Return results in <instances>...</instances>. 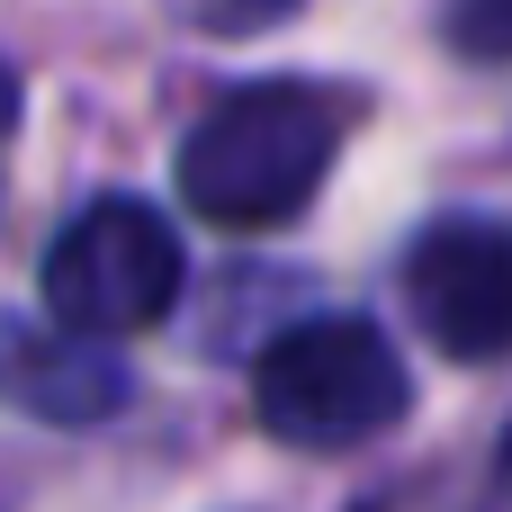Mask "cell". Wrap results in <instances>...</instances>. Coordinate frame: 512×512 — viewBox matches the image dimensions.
<instances>
[{"mask_svg":"<svg viewBox=\"0 0 512 512\" xmlns=\"http://www.w3.org/2000/svg\"><path fill=\"white\" fill-rule=\"evenodd\" d=\"M414 405L405 351L369 315H297L252 360V414L279 450H360Z\"/></svg>","mask_w":512,"mask_h":512,"instance_id":"7a4b0ae2","label":"cell"},{"mask_svg":"<svg viewBox=\"0 0 512 512\" xmlns=\"http://www.w3.org/2000/svg\"><path fill=\"white\" fill-rule=\"evenodd\" d=\"M342 135H351V108L315 81L225 90L180 144V207L225 234H270L333 180Z\"/></svg>","mask_w":512,"mask_h":512,"instance_id":"6da1fadb","label":"cell"},{"mask_svg":"<svg viewBox=\"0 0 512 512\" xmlns=\"http://www.w3.org/2000/svg\"><path fill=\"white\" fill-rule=\"evenodd\" d=\"M180 279H189V252H180V225L117 189V198H90L54 243H45V315L72 324V333H99V342H126V333H153L171 306H180Z\"/></svg>","mask_w":512,"mask_h":512,"instance_id":"3957f363","label":"cell"},{"mask_svg":"<svg viewBox=\"0 0 512 512\" xmlns=\"http://www.w3.org/2000/svg\"><path fill=\"white\" fill-rule=\"evenodd\" d=\"M405 306L432 351L504 360L512 351V216H441L405 252Z\"/></svg>","mask_w":512,"mask_h":512,"instance_id":"277c9868","label":"cell"},{"mask_svg":"<svg viewBox=\"0 0 512 512\" xmlns=\"http://www.w3.org/2000/svg\"><path fill=\"white\" fill-rule=\"evenodd\" d=\"M297 9L306 0H180V18L207 36H261V27H288Z\"/></svg>","mask_w":512,"mask_h":512,"instance_id":"52a82bcc","label":"cell"},{"mask_svg":"<svg viewBox=\"0 0 512 512\" xmlns=\"http://www.w3.org/2000/svg\"><path fill=\"white\" fill-rule=\"evenodd\" d=\"M441 36H450L468 63H512V0H450Z\"/></svg>","mask_w":512,"mask_h":512,"instance_id":"8992f818","label":"cell"},{"mask_svg":"<svg viewBox=\"0 0 512 512\" xmlns=\"http://www.w3.org/2000/svg\"><path fill=\"white\" fill-rule=\"evenodd\" d=\"M495 468H504V486H512V432H504V450H495Z\"/></svg>","mask_w":512,"mask_h":512,"instance_id":"9c48e42d","label":"cell"},{"mask_svg":"<svg viewBox=\"0 0 512 512\" xmlns=\"http://www.w3.org/2000/svg\"><path fill=\"white\" fill-rule=\"evenodd\" d=\"M135 378L126 360L99 342V333H72V324H0V405L27 414V423H108L126 414Z\"/></svg>","mask_w":512,"mask_h":512,"instance_id":"5b68a950","label":"cell"},{"mask_svg":"<svg viewBox=\"0 0 512 512\" xmlns=\"http://www.w3.org/2000/svg\"><path fill=\"white\" fill-rule=\"evenodd\" d=\"M9 135H18V72L0 63V144H9Z\"/></svg>","mask_w":512,"mask_h":512,"instance_id":"ba28073f","label":"cell"}]
</instances>
